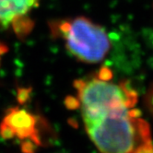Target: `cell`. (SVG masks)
Returning a JSON list of instances; mask_svg holds the SVG:
<instances>
[{"label":"cell","mask_w":153,"mask_h":153,"mask_svg":"<svg viewBox=\"0 0 153 153\" xmlns=\"http://www.w3.org/2000/svg\"><path fill=\"white\" fill-rule=\"evenodd\" d=\"M75 102L85 130L106 153L153 152L149 125L136 108L137 93L127 82H114L110 71L74 82Z\"/></svg>","instance_id":"cell-1"},{"label":"cell","mask_w":153,"mask_h":153,"mask_svg":"<svg viewBox=\"0 0 153 153\" xmlns=\"http://www.w3.org/2000/svg\"><path fill=\"white\" fill-rule=\"evenodd\" d=\"M72 56L87 64L102 61L110 51L111 40L105 29L84 17L64 19L53 26Z\"/></svg>","instance_id":"cell-2"},{"label":"cell","mask_w":153,"mask_h":153,"mask_svg":"<svg viewBox=\"0 0 153 153\" xmlns=\"http://www.w3.org/2000/svg\"><path fill=\"white\" fill-rule=\"evenodd\" d=\"M39 2L40 0H0V25L22 31L25 19Z\"/></svg>","instance_id":"cell-3"},{"label":"cell","mask_w":153,"mask_h":153,"mask_svg":"<svg viewBox=\"0 0 153 153\" xmlns=\"http://www.w3.org/2000/svg\"><path fill=\"white\" fill-rule=\"evenodd\" d=\"M32 118L23 111H13L5 119L6 131L19 136L28 135L32 126Z\"/></svg>","instance_id":"cell-4"},{"label":"cell","mask_w":153,"mask_h":153,"mask_svg":"<svg viewBox=\"0 0 153 153\" xmlns=\"http://www.w3.org/2000/svg\"><path fill=\"white\" fill-rule=\"evenodd\" d=\"M7 51V46L5 45H3V43H0V60H1L2 56L6 53Z\"/></svg>","instance_id":"cell-5"}]
</instances>
